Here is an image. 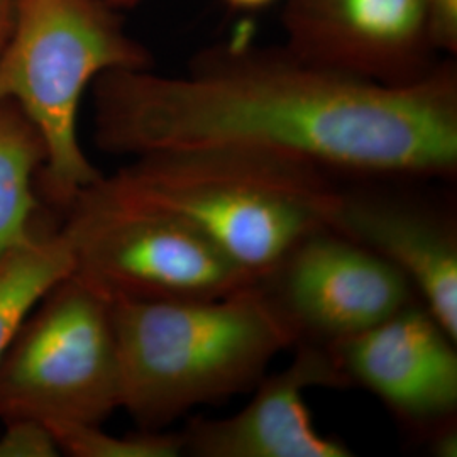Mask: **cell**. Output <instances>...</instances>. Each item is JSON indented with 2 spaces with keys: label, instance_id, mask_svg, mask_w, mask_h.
Listing matches in <instances>:
<instances>
[{
  "label": "cell",
  "instance_id": "4fadbf2b",
  "mask_svg": "<svg viewBox=\"0 0 457 457\" xmlns=\"http://www.w3.org/2000/svg\"><path fill=\"white\" fill-rule=\"evenodd\" d=\"M73 270V249L63 230L37 236L0 258V360L34 307Z\"/></svg>",
  "mask_w": 457,
  "mask_h": 457
},
{
  "label": "cell",
  "instance_id": "9a60e30c",
  "mask_svg": "<svg viewBox=\"0 0 457 457\" xmlns=\"http://www.w3.org/2000/svg\"><path fill=\"white\" fill-rule=\"evenodd\" d=\"M60 447L48 427L33 419L5 420L0 436V457H54Z\"/></svg>",
  "mask_w": 457,
  "mask_h": 457
},
{
  "label": "cell",
  "instance_id": "ffe728a7",
  "mask_svg": "<svg viewBox=\"0 0 457 457\" xmlns=\"http://www.w3.org/2000/svg\"><path fill=\"white\" fill-rule=\"evenodd\" d=\"M102 2L107 4V5H111V7H114L115 11L124 12V11H128V9H134V7L141 5V4L146 2V0H102Z\"/></svg>",
  "mask_w": 457,
  "mask_h": 457
},
{
  "label": "cell",
  "instance_id": "2e32d148",
  "mask_svg": "<svg viewBox=\"0 0 457 457\" xmlns=\"http://www.w3.org/2000/svg\"><path fill=\"white\" fill-rule=\"evenodd\" d=\"M437 48L444 56L457 54V0H424Z\"/></svg>",
  "mask_w": 457,
  "mask_h": 457
},
{
  "label": "cell",
  "instance_id": "9c48e42d",
  "mask_svg": "<svg viewBox=\"0 0 457 457\" xmlns=\"http://www.w3.org/2000/svg\"><path fill=\"white\" fill-rule=\"evenodd\" d=\"M456 343L419 300L328 349L349 386L376 395L427 439L456 420Z\"/></svg>",
  "mask_w": 457,
  "mask_h": 457
},
{
  "label": "cell",
  "instance_id": "5b68a950",
  "mask_svg": "<svg viewBox=\"0 0 457 457\" xmlns=\"http://www.w3.org/2000/svg\"><path fill=\"white\" fill-rule=\"evenodd\" d=\"M73 275L114 300L205 302L254 278L179 215L115 202L96 185L68 207Z\"/></svg>",
  "mask_w": 457,
  "mask_h": 457
},
{
  "label": "cell",
  "instance_id": "8992f818",
  "mask_svg": "<svg viewBox=\"0 0 457 457\" xmlns=\"http://www.w3.org/2000/svg\"><path fill=\"white\" fill-rule=\"evenodd\" d=\"M0 360V419L100 424L120 409L111 300L83 279H62Z\"/></svg>",
  "mask_w": 457,
  "mask_h": 457
},
{
  "label": "cell",
  "instance_id": "ac0fdd59",
  "mask_svg": "<svg viewBox=\"0 0 457 457\" xmlns=\"http://www.w3.org/2000/svg\"><path fill=\"white\" fill-rule=\"evenodd\" d=\"M16 7L17 0H0V53L12 31Z\"/></svg>",
  "mask_w": 457,
  "mask_h": 457
},
{
  "label": "cell",
  "instance_id": "6da1fadb",
  "mask_svg": "<svg viewBox=\"0 0 457 457\" xmlns=\"http://www.w3.org/2000/svg\"><path fill=\"white\" fill-rule=\"evenodd\" d=\"M109 154L249 147L368 180L457 175V66L390 87L317 65L247 33L198 51L185 75L109 70L92 85Z\"/></svg>",
  "mask_w": 457,
  "mask_h": 457
},
{
  "label": "cell",
  "instance_id": "3957f363",
  "mask_svg": "<svg viewBox=\"0 0 457 457\" xmlns=\"http://www.w3.org/2000/svg\"><path fill=\"white\" fill-rule=\"evenodd\" d=\"M120 407L143 430L253 390L300 337L256 281L205 302H111Z\"/></svg>",
  "mask_w": 457,
  "mask_h": 457
},
{
  "label": "cell",
  "instance_id": "52a82bcc",
  "mask_svg": "<svg viewBox=\"0 0 457 457\" xmlns=\"http://www.w3.org/2000/svg\"><path fill=\"white\" fill-rule=\"evenodd\" d=\"M258 283L290 319L300 341L327 347L420 300L393 264L328 228L295 245Z\"/></svg>",
  "mask_w": 457,
  "mask_h": 457
},
{
  "label": "cell",
  "instance_id": "277c9868",
  "mask_svg": "<svg viewBox=\"0 0 457 457\" xmlns=\"http://www.w3.org/2000/svg\"><path fill=\"white\" fill-rule=\"evenodd\" d=\"M153 68L151 51L102 0H17L0 53V102H14L39 132L45 188L68 209L102 173L79 141L83 96L109 70Z\"/></svg>",
  "mask_w": 457,
  "mask_h": 457
},
{
  "label": "cell",
  "instance_id": "7a4b0ae2",
  "mask_svg": "<svg viewBox=\"0 0 457 457\" xmlns=\"http://www.w3.org/2000/svg\"><path fill=\"white\" fill-rule=\"evenodd\" d=\"M332 177L283 154L205 146L136 156L94 185L115 202L185 219L260 281L305 237L330 228L341 188Z\"/></svg>",
  "mask_w": 457,
  "mask_h": 457
},
{
  "label": "cell",
  "instance_id": "8fae6325",
  "mask_svg": "<svg viewBox=\"0 0 457 457\" xmlns=\"http://www.w3.org/2000/svg\"><path fill=\"white\" fill-rule=\"evenodd\" d=\"M330 228L405 275L425 307L457 341V230L449 213L402 194L339 188Z\"/></svg>",
  "mask_w": 457,
  "mask_h": 457
},
{
  "label": "cell",
  "instance_id": "d6986e66",
  "mask_svg": "<svg viewBox=\"0 0 457 457\" xmlns=\"http://www.w3.org/2000/svg\"><path fill=\"white\" fill-rule=\"evenodd\" d=\"M222 2L236 12H256L270 7L278 0H222Z\"/></svg>",
  "mask_w": 457,
  "mask_h": 457
},
{
  "label": "cell",
  "instance_id": "5bb4252c",
  "mask_svg": "<svg viewBox=\"0 0 457 457\" xmlns=\"http://www.w3.org/2000/svg\"><path fill=\"white\" fill-rule=\"evenodd\" d=\"M60 451L75 457H177L183 454L179 434L143 430L124 437L111 436L100 424L54 422L46 424Z\"/></svg>",
  "mask_w": 457,
  "mask_h": 457
},
{
  "label": "cell",
  "instance_id": "ba28073f",
  "mask_svg": "<svg viewBox=\"0 0 457 457\" xmlns=\"http://www.w3.org/2000/svg\"><path fill=\"white\" fill-rule=\"evenodd\" d=\"M285 46L298 56L370 82L402 87L444 56L424 0H285Z\"/></svg>",
  "mask_w": 457,
  "mask_h": 457
},
{
  "label": "cell",
  "instance_id": "30bf717a",
  "mask_svg": "<svg viewBox=\"0 0 457 457\" xmlns=\"http://www.w3.org/2000/svg\"><path fill=\"white\" fill-rule=\"evenodd\" d=\"M292 362L262 376L256 395L226 419H194L180 432L183 454L194 457H349L351 449L320 434L305 403L311 388H347L332 351L300 341Z\"/></svg>",
  "mask_w": 457,
  "mask_h": 457
},
{
  "label": "cell",
  "instance_id": "e0dca14e",
  "mask_svg": "<svg viewBox=\"0 0 457 457\" xmlns=\"http://www.w3.org/2000/svg\"><path fill=\"white\" fill-rule=\"evenodd\" d=\"M425 441L428 442V451L432 456H457V425L454 422L442 425L436 432H432Z\"/></svg>",
  "mask_w": 457,
  "mask_h": 457
},
{
  "label": "cell",
  "instance_id": "7c38bea8",
  "mask_svg": "<svg viewBox=\"0 0 457 457\" xmlns=\"http://www.w3.org/2000/svg\"><path fill=\"white\" fill-rule=\"evenodd\" d=\"M46 149L33 122L14 102H0V258L29 245L37 207L33 192L36 170Z\"/></svg>",
  "mask_w": 457,
  "mask_h": 457
}]
</instances>
